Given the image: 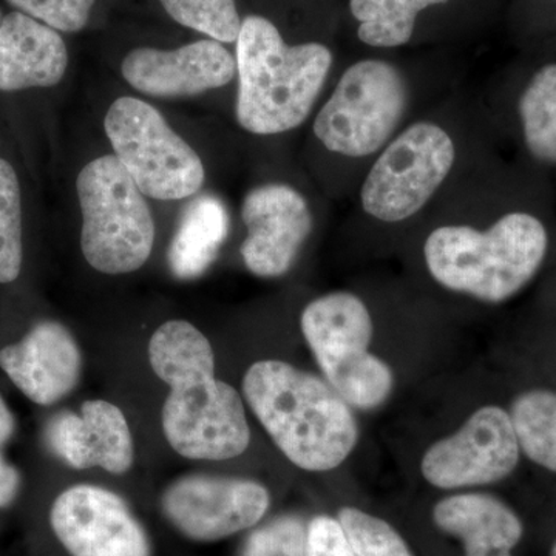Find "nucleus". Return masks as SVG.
Masks as SVG:
<instances>
[{
    "label": "nucleus",
    "instance_id": "obj_13",
    "mask_svg": "<svg viewBox=\"0 0 556 556\" xmlns=\"http://www.w3.org/2000/svg\"><path fill=\"white\" fill-rule=\"evenodd\" d=\"M50 522L72 556H150L144 527L123 497L102 486H70L51 506Z\"/></svg>",
    "mask_w": 556,
    "mask_h": 556
},
{
    "label": "nucleus",
    "instance_id": "obj_21",
    "mask_svg": "<svg viewBox=\"0 0 556 556\" xmlns=\"http://www.w3.org/2000/svg\"><path fill=\"white\" fill-rule=\"evenodd\" d=\"M84 447L91 468L113 475L127 473L134 464V441L126 416L105 401H87L80 408Z\"/></svg>",
    "mask_w": 556,
    "mask_h": 556
},
{
    "label": "nucleus",
    "instance_id": "obj_26",
    "mask_svg": "<svg viewBox=\"0 0 556 556\" xmlns=\"http://www.w3.org/2000/svg\"><path fill=\"white\" fill-rule=\"evenodd\" d=\"M306 533L299 518H277L248 538L241 556H305Z\"/></svg>",
    "mask_w": 556,
    "mask_h": 556
},
{
    "label": "nucleus",
    "instance_id": "obj_20",
    "mask_svg": "<svg viewBox=\"0 0 556 556\" xmlns=\"http://www.w3.org/2000/svg\"><path fill=\"white\" fill-rule=\"evenodd\" d=\"M517 112L527 152L538 163L556 166V62L533 73Z\"/></svg>",
    "mask_w": 556,
    "mask_h": 556
},
{
    "label": "nucleus",
    "instance_id": "obj_22",
    "mask_svg": "<svg viewBox=\"0 0 556 556\" xmlns=\"http://www.w3.org/2000/svg\"><path fill=\"white\" fill-rule=\"evenodd\" d=\"M519 448L533 464L556 473V391L533 388L511 402Z\"/></svg>",
    "mask_w": 556,
    "mask_h": 556
},
{
    "label": "nucleus",
    "instance_id": "obj_4",
    "mask_svg": "<svg viewBox=\"0 0 556 556\" xmlns=\"http://www.w3.org/2000/svg\"><path fill=\"white\" fill-rule=\"evenodd\" d=\"M153 371L170 387L164 437L188 459L226 460L247 452L251 430L239 391L215 378L211 343L192 324L170 320L149 342Z\"/></svg>",
    "mask_w": 556,
    "mask_h": 556
},
{
    "label": "nucleus",
    "instance_id": "obj_31",
    "mask_svg": "<svg viewBox=\"0 0 556 556\" xmlns=\"http://www.w3.org/2000/svg\"><path fill=\"white\" fill-rule=\"evenodd\" d=\"M551 556H556V541H555L554 547H552Z\"/></svg>",
    "mask_w": 556,
    "mask_h": 556
},
{
    "label": "nucleus",
    "instance_id": "obj_10",
    "mask_svg": "<svg viewBox=\"0 0 556 556\" xmlns=\"http://www.w3.org/2000/svg\"><path fill=\"white\" fill-rule=\"evenodd\" d=\"M521 448L510 413L497 405L478 408L463 427L430 445L420 473L441 490L496 484L514 473Z\"/></svg>",
    "mask_w": 556,
    "mask_h": 556
},
{
    "label": "nucleus",
    "instance_id": "obj_28",
    "mask_svg": "<svg viewBox=\"0 0 556 556\" xmlns=\"http://www.w3.org/2000/svg\"><path fill=\"white\" fill-rule=\"evenodd\" d=\"M305 556H356L338 519L320 515L309 522Z\"/></svg>",
    "mask_w": 556,
    "mask_h": 556
},
{
    "label": "nucleus",
    "instance_id": "obj_6",
    "mask_svg": "<svg viewBox=\"0 0 556 556\" xmlns=\"http://www.w3.org/2000/svg\"><path fill=\"white\" fill-rule=\"evenodd\" d=\"M243 396L280 452L308 471L334 470L358 441L356 417L334 388L283 361L248 369Z\"/></svg>",
    "mask_w": 556,
    "mask_h": 556
},
{
    "label": "nucleus",
    "instance_id": "obj_27",
    "mask_svg": "<svg viewBox=\"0 0 556 556\" xmlns=\"http://www.w3.org/2000/svg\"><path fill=\"white\" fill-rule=\"evenodd\" d=\"M94 2L97 0H7L14 10L64 33L83 30Z\"/></svg>",
    "mask_w": 556,
    "mask_h": 556
},
{
    "label": "nucleus",
    "instance_id": "obj_11",
    "mask_svg": "<svg viewBox=\"0 0 556 556\" xmlns=\"http://www.w3.org/2000/svg\"><path fill=\"white\" fill-rule=\"evenodd\" d=\"M270 504L266 486L251 479L190 475L172 482L161 510L181 535L214 543L251 529Z\"/></svg>",
    "mask_w": 556,
    "mask_h": 556
},
{
    "label": "nucleus",
    "instance_id": "obj_19",
    "mask_svg": "<svg viewBox=\"0 0 556 556\" xmlns=\"http://www.w3.org/2000/svg\"><path fill=\"white\" fill-rule=\"evenodd\" d=\"M450 0H348V10L357 22V38L371 49H401L409 46L424 11L445 5Z\"/></svg>",
    "mask_w": 556,
    "mask_h": 556
},
{
    "label": "nucleus",
    "instance_id": "obj_30",
    "mask_svg": "<svg viewBox=\"0 0 556 556\" xmlns=\"http://www.w3.org/2000/svg\"><path fill=\"white\" fill-rule=\"evenodd\" d=\"M14 431V417L11 415L5 401L0 396V445L5 444Z\"/></svg>",
    "mask_w": 556,
    "mask_h": 556
},
{
    "label": "nucleus",
    "instance_id": "obj_24",
    "mask_svg": "<svg viewBox=\"0 0 556 556\" xmlns=\"http://www.w3.org/2000/svg\"><path fill=\"white\" fill-rule=\"evenodd\" d=\"M21 186L13 166L0 159V283H11L22 269Z\"/></svg>",
    "mask_w": 556,
    "mask_h": 556
},
{
    "label": "nucleus",
    "instance_id": "obj_2",
    "mask_svg": "<svg viewBox=\"0 0 556 556\" xmlns=\"http://www.w3.org/2000/svg\"><path fill=\"white\" fill-rule=\"evenodd\" d=\"M477 159L473 100L457 89L417 116L369 164L353 211L383 229L419 225Z\"/></svg>",
    "mask_w": 556,
    "mask_h": 556
},
{
    "label": "nucleus",
    "instance_id": "obj_3",
    "mask_svg": "<svg viewBox=\"0 0 556 556\" xmlns=\"http://www.w3.org/2000/svg\"><path fill=\"white\" fill-rule=\"evenodd\" d=\"M459 83H427L396 61L365 58L348 65L313 119V137L338 166L340 192L353 199L376 156Z\"/></svg>",
    "mask_w": 556,
    "mask_h": 556
},
{
    "label": "nucleus",
    "instance_id": "obj_32",
    "mask_svg": "<svg viewBox=\"0 0 556 556\" xmlns=\"http://www.w3.org/2000/svg\"><path fill=\"white\" fill-rule=\"evenodd\" d=\"M2 11H0V22H2Z\"/></svg>",
    "mask_w": 556,
    "mask_h": 556
},
{
    "label": "nucleus",
    "instance_id": "obj_5",
    "mask_svg": "<svg viewBox=\"0 0 556 556\" xmlns=\"http://www.w3.org/2000/svg\"><path fill=\"white\" fill-rule=\"evenodd\" d=\"M236 43V115L241 129L269 137L303 126L331 78L332 50L314 40L291 46L277 25L260 14L244 17Z\"/></svg>",
    "mask_w": 556,
    "mask_h": 556
},
{
    "label": "nucleus",
    "instance_id": "obj_16",
    "mask_svg": "<svg viewBox=\"0 0 556 556\" xmlns=\"http://www.w3.org/2000/svg\"><path fill=\"white\" fill-rule=\"evenodd\" d=\"M67 67V46L60 31L21 11L2 17L0 91L56 86Z\"/></svg>",
    "mask_w": 556,
    "mask_h": 556
},
{
    "label": "nucleus",
    "instance_id": "obj_15",
    "mask_svg": "<svg viewBox=\"0 0 556 556\" xmlns=\"http://www.w3.org/2000/svg\"><path fill=\"white\" fill-rule=\"evenodd\" d=\"M0 367L35 404L53 405L78 386L83 356L64 325L40 321L20 343L0 351Z\"/></svg>",
    "mask_w": 556,
    "mask_h": 556
},
{
    "label": "nucleus",
    "instance_id": "obj_7",
    "mask_svg": "<svg viewBox=\"0 0 556 556\" xmlns=\"http://www.w3.org/2000/svg\"><path fill=\"white\" fill-rule=\"evenodd\" d=\"M300 328L329 386L350 407L375 409L393 393V369L369 351L375 321L356 292L345 289L311 300Z\"/></svg>",
    "mask_w": 556,
    "mask_h": 556
},
{
    "label": "nucleus",
    "instance_id": "obj_1",
    "mask_svg": "<svg viewBox=\"0 0 556 556\" xmlns=\"http://www.w3.org/2000/svg\"><path fill=\"white\" fill-rule=\"evenodd\" d=\"M468 172L422 219L431 222L420 243V258L439 288L500 305L536 277L551 239L543 219L525 208H507L492 219L479 217Z\"/></svg>",
    "mask_w": 556,
    "mask_h": 556
},
{
    "label": "nucleus",
    "instance_id": "obj_8",
    "mask_svg": "<svg viewBox=\"0 0 556 556\" xmlns=\"http://www.w3.org/2000/svg\"><path fill=\"white\" fill-rule=\"evenodd\" d=\"M83 233L80 249L91 268L118 276L148 262L155 222L144 193L115 155L91 161L78 181Z\"/></svg>",
    "mask_w": 556,
    "mask_h": 556
},
{
    "label": "nucleus",
    "instance_id": "obj_12",
    "mask_svg": "<svg viewBox=\"0 0 556 556\" xmlns=\"http://www.w3.org/2000/svg\"><path fill=\"white\" fill-rule=\"evenodd\" d=\"M241 219L248 230L241 257L260 278L288 274L314 229L308 199L287 182H265L249 190Z\"/></svg>",
    "mask_w": 556,
    "mask_h": 556
},
{
    "label": "nucleus",
    "instance_id": "obj_14",
    "mask_svg": "<svg viewBox=\"0 0 556 556\" xmlns=\"http://www.w3.org/2000/svg\"><path fill=\"white\" fill-rule=\"evenodd\" d=\"M121 72L134 89L149 97H193L228 86L237 76V61L222 42L203 39L170 51L131 50Z\"/></svg>",
    "mask_w": 556,
    "mask_h": 556
},
{
    "label": "nucleus",
    "instance_id": "obj_29",
    "mask_svg": "<svg viewBox=\"0 0 556 556\" xmlns=\"http://www.w3.org/2000/svg\"><path fill=\"white\" fill-rule=\"evenodd\" d=\"M21 477L16 468L0 456V508L9 507L20 492Z\"/></svg>",
    "mask_w": 556,
    "mask_h": 556
},
{
    "label": "nucleus",
    "instance_id": "obj_25",
    "mask_svg": "<svg viewBox=\"0 0 556 556\" xmlns=\"http://www.w3.org/2000/svg\"><path fill=\"white\" fill-rule=\"evenodd\" d=\"M338 521L356 556H415L387 521L354 507L340 508Z\"/></svg>",
    "mask_w": 556,
    "mask_h": 556
},
{
    "label": "nucleus",
    "instance_id": "obj_18",
    "mask_svg": "<svg viewBox=\"0 0 556 556\" xmlns=\"http://www.w3.org/2000/svg\"><path fill=\"white\" fill-rule=\"evenodd\" d=\"M229 232V214L217 197L190 201L169 248V266L175 277L192 280L203 276L217 258Z\"/></svg>",
    "mask_w": 556,
    "mask_h": 556
},
{
    "label": "nucleus",
    "instance_id": "obj_17",
    "mask_svg": "<svg viewBox=\"0 0 556 556\" xmlns=\"http://www.w3.org/2000/svg\"><path fill=\"white\" fill-rule=\"evenodd\" d=\"M433 521L463 541L466 556H514L525 533L518 515L503 501L484 493L444 497L433 508Z\"/></svg>",
    "mask_w": 556,
    "mask_h": 556
},
{
    "label": "nucleus",
    "instance_id": "obj_23",
    "mask_svg": "<svg viewBox=\"0 0 556 556\" xmlns=\"http://www.w3.org/2000/svg\"><path fill=\"white\" fill-rule=\"evenodd\" d=\"M179 25L222 43L237 42L241 20L236 0H160Z\"/></svg>",
    "mask_w": 556,
    "mask_h": 556
},
{
    "label": "nucleus",
    "instance_id": "obj_9",
    "mask_svg": "<svg viewBox=\"0 0 556 556\" xmlns=\"http://www.w3.org/2000/svg\"><path fill=\"white\" fill-rule=\"evenodd\" d=\"M104 126L116 159L146 197L182 200L203 186L206 172L199 153L148 102L119 98L110 105Z\"/></svg>",
    "mask_w": 556,
    "mask_h": 556
}]
</instances>
